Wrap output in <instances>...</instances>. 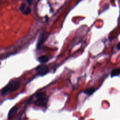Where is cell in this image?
<instances>
[{
  "label": "cell",
  "instance_id": "1",
  "mask_svg": "<svg viewBox=\"0 0 120 120\" xmlns=\"http://www.w3.org/2000/svg\"><path fill=\"white\" fill-rule=\"evenodd\" d=\"M35 100L33 102V104L37 106H39L46 108L48 99L46 98L45 92H39L37 93L35 95Z\"/></svg>",
  "mask_w": 120,
  "mask_h": 120
},
{
  "label": "cell",
  "instance_id": "2",
  "mask_svg": "<svg viewBox=\"0 0 120 120\" xmlns=\"http://www.w3.org/2000/svg\"><path fill=\"white\" fill-rule=\"evenodd\" d=\"M20 86V82L18 81L13 80L10 82L1 90V95H5L9 92L17 90Z\"/></svg>",
  "mask_w": 120,
  "mask_h": 120
},
{
  "label": "cell",
  "instance_id": "3",
  "mask_svg": "<svg viewBox=\"0 0 120 120\" xmlns=\"http://www.w3.org/2000/svg\"><path fill=\"white\" fill-rule=\"evenodd\" d=\"M36 71L37 75L43 76L46 75L49 72V69L46 65L42 64L39 65L36 68Z\"/></svg>",
  "mask_w": 120,
  "mask_h": 120
},
{
  "label": "cell",
  "instance_id": "4",
  "mask_svg": "<svg viewBox=\"0 0 120 120\" xmlns=\"http://www.w3.org/2000/svg\"><path fill=\"white\" fill-rule=\"evenodd\" d=\"M45 40H46V38L45 36V34L44 33H41L37 44V49H38V50L40 49L41 45H43V44L44 43Z\"/></svg>",
  "mask_w": 120,
  "mask_h": 120
},
{
  "label": "cell",
  "instance_id": "5",
  "mask_svg": "<svg viewBox=\"0 0 120 120\" xmlns=\"http://www.w3.org/2000/svg\"><path fill=\"white\" fill-rule=\"evenodd\" d=\"M17 110H18V107L17 106H14L10 109V110L9 111L8 114V119H11L16 114V113L17 111Z\"/></svg>",
  "mask_w": 120,
  "mask_h": 120
},
{
  "label": "cell",
  "instance_id": "6",
  "mask_svg": "<svg viewBox=\"0 0 120 120\" xmlns=\"http://www.w3.org/2000/svg\"><path fill=\"white\" fill-rule=\"evenodd\" d=\"M49 60V58L45 55H42L39 57L38 59V60L41 63H45L47 62Z\"/></svg>",
  "mask_w": 120,
  "mask_h": 120
},
{
  "label": "cell",
  "instance_id": "7",
  "mask_svg": "<svg viewBox=\"0 0 120 120\" xmlns=\"http://www.w3.org/2000/svg\"><path fill=\"white\" fill-rule=\"evenodd\" d=\"M95 91V88L93 87H91L85 89L83 91V92L89 96H90Z\"/></svg>",
  "mask_w": 120,
  "mask_h": 120
},
{
  "label": "cell",
  "instance_id": "8",
  "mask_svg": "<svg viewBox=\"0 0 120 120\" xmlns=\"http://www.w3.org/2000/svg\"><path fill=\"white\" fill-rule=\"evenodd\" d=\"M120 73V70L119 68L114 69L112 70L111 72V77H113L116 76H119Z\"/></svg>",
  "mask_w": 120,
  "mask_h": 120
},
{
  "label": "cell",
  "instance_id": "9",
  "mask_svg": "<svg viewBox=\"0 0 120 120\" xmlns=\"http://www.w3.org/2000/svg\"><path fill=\"white\" fill-rule=\"evenodd\" d=\"M31 12V8L30 7H27L26 8H25L24 11L22 12V13L24 15H29Z\"/></svg>",
  "mask_w": 120,
  "mask_h": 120
},
{
  "label": "cell",
  "instance_id": "10",
  "mask_svg": "<svg viewBox=\"0 0 120 120\" xmlns=\"http://www.w3.org/2000/svg\"><path fill=\"white\" fill-rule=\"evenodd\" d=\"M25 8H26V4L24 3H23L21 4V6L19 8V9H20V11L22 13L24 11V10L25 9Z\"/></svg>",
  "mask_w": 120,
  "mask_h": 120
},
{
  "label": "cell",
  "instance_id": "11",
  "mask_svg": "<svg viewBox=\"0 0 120 120\" xmlns=\"http://www.w3.org/2000/svg\"><path fill=\"white\" fill-rule=\"evenodd\" d=\"M116 47L118 50H120V42H118V43L116 45Z\"/></svg>",
  "mask_w": 120,
  "mask_h": 120
},
{
  "label": "cell",
  "instance_id": "12",
  "mask_svg": "<svg viewBox=\"0 0 120 120\" xmlns=\"http://www.w3.org/2000/svg\"><path fill=\"white\" fill-rule=\"evenodd\" d=\"M27 2L29 5H31L32 3L33 0H27Z\"/></svg>",
  "mask_w": 120,
  "mask_h": 120
},
{
  "label": "cell",
  "instance_id": "13",
  "mask_svg": "<svg viewBox=\"0 0 120 120\" xmlns=\"http://www.w3.org/2000/svg\"></svg>",
  "mask_w": 120,
  "mask_h": 120
}]
</instances>
